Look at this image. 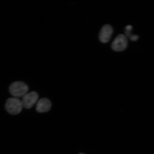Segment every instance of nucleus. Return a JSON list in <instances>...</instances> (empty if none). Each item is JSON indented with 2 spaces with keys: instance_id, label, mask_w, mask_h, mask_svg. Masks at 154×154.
Listing matches in <instances>:
<instances>
[{
  "instance_id": "nucleus-7",
  "label": "nucleus",
  "mask_w": 154,
  "mask_h": 154,
  "mask_svg": "<svg viewBox=\"0 0 154 154\" xmlns=\"http://www.w3.org/2000/svg\"><path fill=\"white\" fill-rule=\"evenodd\" d=\"M138 38H139V37H138V35H132L130 38V39L132 41H135L137 40L138 39Z\"/></svg>"
},
{
  "instance_id": "nucleus-6",
  "label": "nucleus",
  "mask_w": 154,
  "mask_h": 154,
  "mask_svg": "<svg viewBox=\"0 0 154 154\" xmlns=\"http://www.w3.org/2000/svg\"><path fill=\"white\" fill-rule=\"evenodd\" d=\"M51 101L47 98H43L38 100L36 104V110L39 113L49 111L51 107Z\"/></svg>"
},
{
  "instance_id": "nucleus-9",
  "label": "nucleus",
  "mask_w": 154,
  "mask_h": 154,
  "mask_svg": "<svg viewBox=\"0 0 154 154\" xmlns=\"http://www.w3.org/2000/svg\"><path fill=\"white\" fill-rule=\"evenodd\" d=\"M84 154V153H80V154Z\"/></svg>"
},
{
  "instance_id": "nucleus-8",
  "label": "nucleus",
  "mask_w": 154,
  "mask_h": 154,
  "mask_svg": "<svg viewBox=\"0 0 154 154\" xmlns=\"http://www.w3.org/2000/svg\"><path fill=\"white\" fill-rule=\"evenodd\" d=\"M126 30L128 31H131L132 30V26H128L126 27Z\"/></svg>"
},
{
  "instance_id": "nucleus-3",
  "label": "nucleus",
  "mask_w": 154,
  "mask_h": 154,
  "mask_svg": "<svg viewBox=\"0 0 154 154\" xmlns=\"http://www.w3.org/2000/svg\"><path fill=\"white\" fill-rule=\"evenodd\" d=\"M128 40L123 34L119 35L115 38L111 45L112 49L115 51H124L128 46Z\"/></svg>"
},
{
  "instance_id": "nucleus-2",
  "label": "nucleus",
  "mask_w": 154,
  "mask_h": 154,
  "mask_svg": "<svg viewBox=\"0 0 154 154\" xmlns=\"http://www.w3.org/2000/svg\"><path fill=\"white\" fill-rule=\"evenodd\" d=\"M22 101L18 98H9L8 99L5 104L6 110L11 115H17L22 111L23 107Z\"/></svg>"
},
{
  "instance_id": "nucleus-1",
  "label": "nucleus",
  "mask_w": 154,
  "mask_h": 154,
  "mask_svg": "<svg viewBox=\"0 0 154 154\" xmlns=\"http://www.w3.org/2000/svg\"><path fill=\"white\" fill-rule=\"evenodd\" d=\"M28 87L25 83L16 82L12 83L9 86V90L11 95L15 98L23 97L27 93Z\"/></svg>"
},
{
  "instance_id": "nucleus-5",
  "label": "nucleus",
  "mask_w": 154,
  "mask_h": 154,
  "mask_svg": "<svg viewBox=\"0 0 154 154\" xmlns=\"http://www.w3.org/2000/svg\"><path fill=\"white\" fill-rule=\"evenodd\" d=\"M113 28L110 25H104L100 32L99 38L102 43H107L110 40L113 33Z\"/></svg>"
},
{
  "instance_id": "nucleus-4",
  "label": "nucleus",
  "mask_w": 154,
  "mask_h": 154,
  "mask_svg": "<svg viewBox=\"0 0 154 154\" xmlns=\"http://www.w3.org/2000/svg\"><path fill=\"white\" fill-rule=\"evenodd\" d=\"M38 95L37 92L32 91L23 96L22 100L23 106L26 109H30L37 102Z\"/></svg>"
}]
</instances>
